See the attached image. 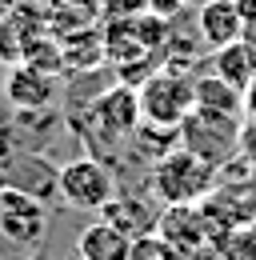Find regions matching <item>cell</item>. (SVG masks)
Returning a JSON list of instances; mask_svg holds the SVG:
<instances>
[{
	"label": "cell",
	"instance_id": "12",
	"mask_svg": "<svg viewBox=\"0 0 256 260\" xmlns=\"http://www.w3.org/2000/svg\"><path fill=\"white\" fill-rule=\"evenodd\" d=\"M128 252H132V240L120 228H112L108 220L88 224L76 240V256L80 260H128Z\"/></svg>",
	"mask_w": 256,
	"mask_h": 260
},
{
	"label": "cell",
	"instance_id": "1",
	"mask_svg": "<svg viewBox=\"0 0 256 260\" xmlns=\"http://www.w3.org/2000/svg\"><path fill=\"white\" fill-rule=\"evenodd\" d=\"M136 132H140V96L124 80L100 92L80 116V140L104 156L116 152L124 140H136Z\"/></svg>",
	"mask_w": 256,
	"mask_h": 260
},
{
	"label": "cell",
	"instance_id": "15",
	"mask_svg": "<svg viewBox=\"0 0 256 260\" xmlns=\"http://www.w3.org/2000/svg\"><path fill=\"white\" fill-rule=\"evenodd\" d=\"M128 260H184V252H180L172 240H164L160 232H148V236H136V240H132Z\"/></svg>",
	"mask_w": 256,
	"mask_h": 260
},
{
	"label": "cell",
	"instance_id": "20",
	"mask_svg": "<svg viewBox=\"0 0 256 260\" xmlns=\"http://www.w3.org/2000/svg\"><path fill=\"white\" fill-rule=\"evenodd\" d=\"M28 260H40V256H28Z\"/></svg>",
	"mask_w": 256,
	"mask_h": 260
},
{
	"label": "cell",
	"instance_id": "7",
	"mask_svg": "<svg viewBox=\"0 0 256 260\" xmlns=\"http://www.w3.org/2000/svg\"><path fill=\"white\" fill-rule=\"evenodd\" d=\"M196 32H200V44L208 52H220L236 40H248V28H244V16L236 8V0H208L196 8Z\"/></svg>",
	"mask_w": 256,
	"mask_h": 260
},
{
	"label": "cell",
	"instance_id": "8",
	"mask_svg": "<svg viewBox=\"0 0 256 260\" xmlns=\"http://www.w3.org/2000/svg\"><path fill=\"white\" fill-rule=\"evenodd\" d=\"M0 184L24 188V192L40 196V200L48 204L52 196H60V168H52V164H48L44 156H40V152H16Z\"/></svg>",
	"mask_w": 256,
	"mask_h": 260
},
{
	"label": "cell",
	"instance_id": "13",
	"mask_svg": "<svg viewBox=\"0 0 256 260\" xmlns=\"http://www.w3.org/2000/svg\"><path fill=\"white\" fill-rule=\"evenodd\" d=\"M196 108L200 112H216V116H232V120H244V92L232 88L224 76L208 72V76H196Z\"/></svg>",
	"mask_w": 256,
	"mask_h": 260
},
{
	"label": "cell",
	"instance_id": "16",
	"mask_svg": "<svg viewBox=\"0 0 256 260\" xmlns=\"http://www.w3.org/2000/svg\"><path fill=\"white\" fill-rule=\"evenodd\" d=\"M240 156L256 164V120H248V116L240 124Z\"/></svg>",
	"mask_w": 256,
	"mask_h": 260
},
{
	"label": "cell",
	"instance_id": "18",
	"mask_svg": "<svg viewBox=\"0 0 256 260\" xmlns=\"http://www.w3.org/2000/svg\"><path fill=\"white\" fill-rule=\"evenodd\" d=\"M244 116H248V120H256V80L244 88Z\"/></svg>",
	"mask_w": 256,
	"mask_h": 260
},
{
	"label": "cell",
	"instance_id": "2",
	"mask_svg": "<svg viewBox=\"0 0 256 260\" xmlns=\"http://www.w3.org/2000/svg\"><path fill=\"white\" fill-rule=\"evenodd\" d=\"M48 236V204L40 196L0 184V260L40 256Z\"/></svg>",
	"mask_w": 256,
	"mask_h": 260
},
{
	"label": "cell",
	"instance_id": "17",
	"mask_svg": "<svg viewBox=\"0 0 256 260\" xmlns=\"http://www.w3.org/2000/svg\"><path fill=\"white\" fill-rule=\"evenodd\" d=\"M236 8H240V16H244V28L256 32V0H236Z\"/></svg>",
	"mask_w": 256,
	"mask_h": 260
},
{
	"label": "cell",
	"instance_id": "6",
	"mask_svg": "<svg viewBox=\"0 0 256 260\" xmlns=\"http://www.w3.org/2000/svg\"><path fill=\"white\" fill-rule=\"evenodd\" d=\"M116 196V176L100 156H76L60 168V200L76 212H104Z\"/></svg>",
	"mask_w": 256,
	"mask_h": 260
},
{
	"label": "cell",
	"instance_id": "9",
	"mask_svg": "<svg viewBox=\"0 0 256 260\" xmlns=\"http://www.w3.org/2000/svg\"><path fill=\"white\" fill-rule=\"evenodd\" d=\"M4 96L12 100V108H48L56 100V76L24 60L4 76Z\"/></svg>",
	"mask_w": 256,
	"mask_h": 260
},
{
	"label": "cell",
	"instance_id": "4",
	"mask_svg": "<svg viewBox=\"0 0 256 260\" xmlns=\"http://www.w3.org/2000/svg\"><path fill=\"white\" fill-rule=\"evenodd\" d=\"M220 168L204 164L196 152H188L184 144H176L172 152H164L152 172H148V188L164 200V204H196L200 196H208L216 188Z\"/></svg>",
	"mask_w": 256,
	"mask_h": 260
},
{
	"label": "cell",
	"instance_id": "3",
	"mask_svg": "<svg viewBox=\"0 0 256 260\" xmlns=\"http://www.w3.org/2000/svg\"><path fill=\"white\" fill-rule=\"evenodd\" d=\"M136 96H140V124L180 132V124L196 108V76L180 64H164L144 84H136Z\"/></svg>",
	"mask_w": 256,
	"mask_h": 260
},
{
	"label": "cell",
	"instance_id": "19",
	"mask_svg": "<svg viewBox=\"0 0 256 260\" xmlns=\"http://www.w3.org/2000/svg\"><path fill=\"white\" fill-rule=\"evenodd\" d=\"M184 4H188V8H200V4H208V0H184Z\"/></svg>",
	"mask_w": 256,
	"mask_h": 260
},
{
	"label": "cell",
	"instance_id": "10",
	"mask_svg": "<svg viewBox=\"0 0 256 260\" xmlns=\"http://www.w3.org/2000/svg\"><path fill=\"white\" fill-rule=\"evenodd\" d=\"M100 216H104L112 228H120L128 240L148 236V232H156V224H160V212L144 200V196H132V192H116L108 204H104Z\"/></svg>",
	"mask_w": 256,
	"mask_h": 260
},
{
	"label": "cell",
	"instance_id": "14",
	"mask_svg": "<svg viewBox=\"0 0 256 260\" xmlns=\"http://www.w3.org/2000/svg\"><path fill=\"white\" fill-rule=\"evenodd\" d=\"M212 72L224 76L232 88L244 92V88L256 80V48H252V40H236V44H228L220 52H212Z\"/></svg>",
	"mask_w": 256,
	"mask_h": 260
},
{
	"label": "cell",
	"instance_id": "11",
	"mask_svg": "<svg viewBox=\"0 0 256 260\" xmlns=\"http://www.w3.org/2000/svg\"><path fill=\"white\" fill-rule=\"evenodd\" d=\"M156 232L164 240H172L180 252H192L208 240V224H204V212L196 204H164L160 212V224Z\"/></svg>",
	"mask_w": 256,
	"mask_h": 260
},
{
	"label": "cell",
	"instance_id": "5",
	"mask_svg": "<svg viewBox=\"0 0 256 260\" xmlns=\"http://www.w3.org/2000/svg\"><path fill=\"white\" fill-rule=\"evenodd\" d=\"M240 124L244 120L192 108V116L180 124V144L188 152H196L204 164L224 168V164H232V156H240Z\"/></svg>",
	"mask_w": 256,
	"mask_h": 260
}]
</instances>
